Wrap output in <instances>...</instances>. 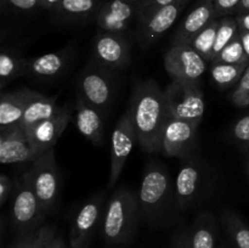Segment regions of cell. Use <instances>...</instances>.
<instances>
[{"label": "cell", "mask_w": 249, "mask_h": 248, "mask_svg": "<svg viewBox=\"0 0 249 248\" xmlns=\"http://www.w3.org/2000/svg\"><path fill=\"white\" fill-rule=\"evenodd\" d=\"M138 143L147 153L160 152L162 131L169 118L165 94L153 80L136 82L129 107Z\"/></svg>", "instance_id": "cell-1"}, {"label": "cell", "mask_w": 249, "mask_h": 248, "mask_svg": "<svg viewBox=\"0 0 249 248\" xmlns=\"http://www.w3.org/2000/svg\"><path fill=\"white\" fill-rule=\"evenodd\" d=\"M140 219L142 218L138 194L126 186L118 187L105 207L102 238L113 247L128 245L135 237Z\"/></svg>", "instance_id": "cell-2"}, {"label": "cell", "mask_w": 249, "mask_h": 248, "mask_svg": "<svg viewBox=\"0 0 249 248\" xmlns=\"http://www.w3.org/2000/svg\"><path fill=\"white\" fill-rule=\"evenodd\" d=\"M141 218L148 224L157 226L168 215L175 192L169 172L162 162L152 160L146 167L138 192Z\"/></svg>", "instance_id": "cell-3"}, {"label": "cell", "mask_w": 249, "mask_h": 248, "mask_svg": "<svg viewBox=\"0 0 249 248\" xmlns=\"http://www.w3.org/2000/svg\"><path fill=\"white\" fill-rule=\"evenodd\" d=\"M48 216L41 207L27 170L16 177V189L11 197L10 223L17 235L36 232Z\"/></svg>", "instance_id": "cell-4"}, {"label": "cell", "mask_w": 249, "mask_h": 248, "mask_svg": "<svg viewBox=\"0 0 249 248\" xmlns=\"http://www.w3.org/2000/svg\"><path fill=\"white\" fill-rule=\"evenodd\" d=\"M211 179V168L198 153L181 159L174 184L177 208L186 211L196 206L207 192Z\"/></svg>", "instance_id": "cell-5"}, {"label": "cell", "mask_w": 249, "mask_h": 248, "mask_svg": "<svg viewBox=\"0 0 249 248\" xmlns=\"http://www.w3.org/2000/svg\"><path fill=\"white\" fill-rule=\"evenodd\" d=\"M114 72L90 61L75 79L77 97L106 113L114 99Z\"/></svg>", "instance_id": "cell-6"}, {"label": "cell", "mask_w": 249, "mask_h": 248, "mask_svg": "<svg viewBox=\"0 0 249 248\" xmlns=\"http://www.w3.org/2000/svg\"><path fill=\"white\" fill-rule=\"evenodd\" d=\"M29 168L32 185L45 213L51 214L60 204V170L53 148L38 156Z\"/></svg>", "instance_id": "cell-7"}, {"label": "cell", "mask_w": 249, "mask_h": 248, "mask_svg": "<svg viewBox=\"0 0 249 248\" xmlns=\"http://www.w3.org/2000/svg\"><path fill=\"white\" fill-rule=\"evenodd\" d=\"M164 94L169 116L199 125L206 112V100L201 85L173 79Z\"/></svg>", "instance_id": "cell-8"}, {"label": "cell", "mask_w": 249, "mask_h": 248, "mask_svg": "<svg viewBox=\"0 0 249 248\" xmlns=\"http://www.w3.org/2000/svg\"><path fill=\"white\" fill-rule=\"evenodd\" d=\"M198 125L169 116L162 131L160 152L167 157L186 159L197 155Z\"/></svg>", "instance_id": "cell-9"}, {"label": "cell", "mask_w": 249, "mask_h": 248, "mask_svg": "<svg viewBox=\"0 0 249 248\" xmlns=\"http://www.w3.org/2000/svg\"><path fill=\"white\" fill-rule=\"evenodd\" d=\"M208 61L189 43L173 44L164 55V68L172 79L199 84L208 68Z\"/></svg>", "instance_id": "cell-10"}, {"label": "cell", "mask_w": 249, "mask_h": 248, "mask_svg": "<svg viewBox=\"0 0 249 248\" xmlns=\"http://www.w3.org/2000/svg\"><path fill=\"white\" fill-rule=\"evenodd\" d=\"M92 61L112 72L128 68L131 61L129 36L99 31L92 43Z\"/></svg>", "instance_id": "cell-11"}, {"label": "cell", "mask_w": 249, "mask_h": 248, "mask_svg": "<svg viewBox=\"0 0 249 248\" xmlns=\"http://www.w3.org/2000/svg\"><path fill=\"white\" fill-rule=\"evenodd\" d=\"M104 195H95L75 212L70 232L68 248H88L97 228L102 224L105 207Z\"/></svg>", "instance_id": "cell-12"}, {"label": "cell", "mask_w": 249, "mask_h": 248, "mask_svg": "<svg viewBox=\"0 0 249 248\" xmlns=\"http://www.w3.org/2000/svg\"><path fill=\"white\" fill-rule=\"evenodd\" d=\"M74 49L71 45L61 50L27 58L24 77L33 82L53 83L65 77L72 67Z\"/></svg>", "instance_id": "cell-13"}, {"label": "cell", "mask_w": 249, "mask_h": 248, "mask_svg": "<svg viewBox=\"0 0 249 248\" xmlns=\"http://www.w3.org/2000/svg\"><path fill=\"white\" fill-rule=\"evenodd\" d=\"M135 142L138 143L135 129L129 111L119 118L112 131L111 136V173L108 177V187L117 185L124 165L133 151Z\"/></svg>", "instance_id": "cell-14"}, {"label": "cell", "mask_w": 249, "mask_h": 248, "mask_svg": "<svg viewBox=\"0 0 249 248\" xmlns=\"http://www.w3.org/2000/svg\"><path fill=\"white\" fill-rule=\"evenodd\" d=\"M190 0H178L173 4L156 10L147 16L138 19L136 28V40L142 48L152 45L167 31L172 28L179 15L186 6Z\"/></svg>", "instance_id": "cell-15"}, {"label": "cell", "mask_w": 249, "mask_h": 248, "mask_svg": "<svg viewBox=\"0 0 249 248\" xmlns=\"http://www.w3.org/2000/svg\"><path fill=\"white\" fill-rule=\"evenodd\" d=\"M75 111V102H67L51 118L40 122L27 131L29 141L38 156L51 150L67 128Z\"/></svg>", "instance_id": "cell-16"}, {"label": "cell", "mask_w": 249, "mask_h": 248, "mask_svg": "<svg viewBox=\"0 0 249 248\" xmlns=\"http://www.w3.org/2000/svg\"><path fill=\"white\" fill-rule=\"evenodd\" d=\"M138 18L139 2L126 0H104L95 22L99 31L129 36L131 26Z\"/></svg>", "instance_id": "cell-17"}, {"label": "cell", "mask_w": 249, "mask_h": 248, "mask_svg": "<svg viewBox=\"0 0 249 248\" xmlns=\"http://www.w3.org/2000/svg\"><path fill=\"white\" fill-rule=\"evenodd\" d=\"M38 155L23 126L12 125L0 129V162L2 164L33 162Z\"/></svg>", "instance_id": "cell-18"}, {"label": "cell", "mask_w": 249, "mask_h": 248, "mask_svg": "<svg viewBox=\"0 0 249 248\" xmlns=\"http://www.w3.org/2000/svg\"><path fill=\"white\" fill-rule=\"evenodd\" d=\"M216 19L213 0H199L173 34V44L190 43L212 21Z\"/></svg>", "instance_id": "cell-19"}, {"label": "cell", "mask_w": 249, "mask_h": 248, "mask_svg": "<svg viewBox=\"0 0 249 248\" xmlns=\"http://www.w3.org/2000/svg\"><path fill=\"white\" fill-rule=\"evenodd\" d=\"M104 116L100 109L80 97L75 99L74 124L79 133L94 145H101L105 135Z\"/></svg>", "instance_id": "cell-20"}, {"label": "cell", "mask_w": 249, "mask_h": 248, "mask_svg": "<svg viewBox=\"0 0 249 248\" xmlns=\"http://www.w3.org/2000/svg\"><path fill=\"white\" fill-rule=\"evenodd\" d=\"M104 0H61L53 11L56 21L84 24L96 21Z\"/></svg>", "instance_id": "cell-21"}, {"label": "cell", "mask_w": 249, "mask_h": 248, "mask_svg": "<svg viewBox=\"0 0 249 248\" xmlns=\"http://www.w3.org/2000/svg\"><path fill=\"white\" fill-rule=\"evenodd\" d=\"M36 91L23 88L10 92H1L0 97V129L21 124L24 109Z\"/></svg>", "instance_id": "cell-22"}, {"label": "cell", "mask_w": 249, "mask_h": 248, "mask_svg": "<svg viewBox=\"0 0 249 248\" xmlns=\"http://www.w3.org/2000/svg\"><path fill=\"white\" fill-rule=\"evenodd\" d=\"M218 220L209 212L198 214L187 230L190 248H216Z\"/></svg>", "instance_id": "cell-23"}, {"label": "cell", "mask_w": 249, "mask_h": 248, "mask_svg": "<svg viewBox=\"0 0 249 248\" xmlns=\"http://www.w3.org/2000/svg\"><path fill=\"white\" fill-rule=\"evenodd\" d=\"M60 109L61 107H58L56 104V96L48 97L36 91L27 105L19 125L28 130L36 124L53 117Z\"/></svg>", "instance_id": "cell-24"}, {"label": "cell", "mask_w": 249, "mask_h": 248, "mask_svg": "<svg viewBox=\"0 0 249 248\" xmlns=\"http://www.w3.org/2000/svg\"><path fill=\"white\" fill-rule=\"evenodd\" d=\"M26 57H22L11 48H2L0 53V89L4 90L7 84L26 73Z\"/></svg>", "instance_id": "cell-25"}, {"label": "cell", "mask_w": 249, "mask_h": 248, "mask_svg": "<svg viewBox=\"0 0 249 248\" xmlns=\"http://www.w3.org/2000/svg\"><path fill=\"white\" fill-rule=\"evenodd\" d=\"M220 220L236 248H249V226L235 211L221 209Z\"/></svg>", "instance_id": "cell-26"}, {"label": "cell", "mask_w": 249, "mask_h": 248, "mask_svg": "<svg viewBox=\"0 0 249 248\" xmlns=\"http://www.w3.org/2000/svg\"><path fill=\"white\" fill-rule=\"evenodd\" d=\"M248 66V62L231 65V63L213 61L211 62V78L220 89H226L240 83Z\"/></svg>", "instance_id": "cell-27"}, {"label": "cell", "mask_w": 249, "mask_h": 248, "mask_svg": "<svg viewBox=\"0 0 249 248\" xmlns=\"http://www.w3.org/2000/svg\"><path fill=\"white\" fill-rule=\"evenodd\" d=\"M219 27V18L212 21L206 28L202 29L191 41L190 45L198 53H201L209 63L213 62V49L215 44L216 32Z\"/></svg>", "instance_id": "cell-28"}, {"label": "cell", "mask_w": 249, "mask_h": 248, "mask_svg": "<svg viewBox=\"0 0 249 248\" xmlns=\"http://www.w3.org/2000/svg\"><path fill=\"white\" fill-rule=\"evenodd\" d=\"M238 33H240V28H238L235 17L225 16L219 18V27L213 49V61L228 44H230L233 39L237 38Z\"/></svg>", "instance_id": "cell-29"}, {"label": "cell", "mask_w": 249, "mask_h": 248, "mask_svg": "<svg viewBox=\"0 0 249 248\" xmlns=\"http://www.w3.org/2000/svg\"><path fill=\"white\" fill-rule=\"evenodd\" d=\"M216 62L231 63V65H237V63H249V58L246 55V51L243 49L242 41H241L240 35L233 39L230 44L225 46L215 57Z\"/></svg>", "instance_id": "cell-30"}, {"label": "cell", "mask_w": 249, "mask_h": 248, "mask_svg": "<svg viewBox=\"0 0 249 248\" xmlns=\"http://www.w3.org/2000/svg\"><path fill=\"white\" fill-rule=\"evenodd\" d=\"M230 138L238 146L249 150V114L241 117L233 123L230 130Z\"/></svg>", "instance_id": "cell-31"}, {"label": "cell", "mask_w": 249, "mask_h": 248, "mask_svg": "<svg viewBox=\"0 0 249 248\" xmlns=\"http://www.w3.org/2000/svg\"><path fill=\"white\" fill-rule=\"evenodd\" d=\"M57 235V230L53 225L44 224L34 232L31 248H50L51 242Z\"/></svg>", "instance_id": "cell-32"}, {"label": "cell", "mask_w": 249, "mask_h": 248, "mask_svg": "<svg viewBox=\"0 0 249 248\" xmlns=\"http://www.w3.org/2000/svg\"><path fill=\"white\" fill-rule=\"evenodd\" d=\"M242 0H213L216 18L236 15Z\"/></svg>", "instance_id": "cell-33"}, {"label": "cell", "mask_w": 249, "mask_h": 248, "mask_svg": "<svg viewBox=\"0 0 249 248\" xmlns=\"http://www.w3.org/2000/svg\"><path fill=\"white\" fill-rule=\"evenodd\" d=\"M2 7L7 6L9 9L17 12H33L41 7L40 0H1Z\"/></svg>", "instance_id": "cell-34"}, {"label": "cell", "mask_w": 249, "mask_h": 248, "mask_svg": "<svg viewBox=\"0 0 249 248\" xmlns=\"http://www.w3.org/2000/svg\"><path fill=\"white\" fill-rule=\"evenodd\" d=\"M15 189H16V179H11L6 174L0 175V207L14 196Z\"/></svg>", "instance_id": "cell-35"}, {"label": "cell", "mask_w": 249, "mask_h": 248, "mask_svg": "<svg viewBox=\"0 0 249 248\" xmlns=\"http://www.w3.org/2000/svg\"><path fill=\"white\" fill-rule=\"evenodd\" d=\"M175 1H178V0H141L139 2V18L147 16V15L155 12L156 10L160 9L163 6H167L169 4H173Z\"/></svg>", "instance_id": "cell-36"}, {"label": "cell", "mask_w": 249, "mask_h": 248, "mask_svg": "<svg viewBox=\"0 0 249 248\" xmlns=\"http://www.w3.org/2000/svg\"><path fill=\"white\" fill-rule=\"evenodd\" d=\"M230 100L237 108H247L249 106V89L236 87L231 92Z\"/></svg>", "instance_id": "cell-37"}, {"label": "cell", "mask_w": 249, "mask_h": 248, "mask_svg": "<svg viewBox=\"0 0 249 248\" xmlns=\"http://www.w3.org/2000/svg\"><path fill=\"white\" fill-rule=\"evenodd\" d=\"M170 248H190L189 238H187V230H179L175 233L172 240Z\"/></svg>", "instance_id": "cell-38"}, {"label": "cell", "mask_w": 249, "mask_h": 248, "mask_svg": "<svg viewBox=\"0 0 249 248\" xmlns=\"http://www.w3.org/2000/svg\"><path fill=\"white\" fill-rule=\"evenodd\" d=\"M34 232L26 233V235H17L14 242L10 245L9 248H31L32 240H33Z\"/></svg>", "instance_id": "cell-39"}, {"label": "cell", "mask_w": 249, "mask_h": 248, "mask_svg": "<svg viewBox=\"0 0 249 248\" xmlns=\"http://www.w3.org/2000/svg\"><path fill=\"white\" fill-rule=\"evenodd\" d=\"M235 18H236V21H237L240 31L249 32V11L242 12V14H237L235 16Z\"/></svg>", "instance_id": "cell-40"}, {"label": "cell", "mask_w": 249, "mask_h": 248, "mask_svg": "<svg viewBox=\"0 0 249 248\" xmlns=\"http://www.w3.org/2000/svg\"><path fill=\"white\" fill-rule=\"evenodd\" d=\"M238 35H240L241 41H242V45H243V49H245V51H246V55H247V57L249 58V32L240 31Z\"/></svg>", "instance_id": "cell-41"}, {"label": "cell", "mask_w": 249, "mask_h": 248, "mask_svg": "<svg viewBox=\"0 0 249 248\" xmlns=\"http://www.w3.org/2000/svg\"><path fill=\"white\" fill-rule=\"evenodd\" d=\"M50 248H68V247H67V245H66V242H65V240H63L62 236L56 235L55 238L53 240V242H51Z\"/></svg>", "instance_id": "cell-42"}, {"label": "cell", "mask_w": 249, "mask_h": 248, "mask_svg": "<svg viewBox=\"0 0 249 248\" xmlns=\"http://www.w3.org/2000/svg\"><path fill=\"white\" fill-rule=\"evenodd\" d=\"M41 1V7L43 9H46V10H53L56 6L58 5V2L61 1V0H40Z\"/></svg>", "instance_id": "cell-43"}, {"label": "cell", "mask_w": 249, "mask_h": 248, "mask_svg": "<svg viewBox=\"0 0 249 248\" xmlns=\"http://www.w3.org/2000/svg\"><path fill=\"white\" fill-rule=\"evenodd\" d=\"M236 87L243 88V89H249V67L246 70L245 74H243V77L241 78L240 83H238Z\"/></svg>", "instance_id": "cell-44"}, {"label": "cell", "mask_w": 249, "mask_h": 248, "mask_svg": "<svg viewBox=\"0 0 249 248\" xmlns=\"http://www.w3.org/2000/svg\"><path fill=\"white\" fill-rule=\"evenodd\" d=\"M248 11H249V0H242V1H241L240 7H238L237 14H242V12H248Z\"/></svg>", "instance_id": "cell-45"}, {"label": "cell", "mask_w": 249, "mask_h": 248, "mask_svg": "<svg viewBox=\"0 0 249 248\" xmlns=\"http://www.w3.org/2000/svg\"><path fill=\"white\" fill-rule=\"evenodd\" d=\"M246 168H247V173L249 177V155L247 156V159H246Z\"/></svg>", "instance_id": "cell-46"}, {"label": "cell", "mask_w": 249, "mask_h": 248, "mask_svg": "<svg viewBox=\"0 0 249 248\" xmlns=\"http://www.w3.org/2000/svg\"><path fill=\"white\" fill-rule=\"evenodd\" d=\"M126 1H133V2H140L141 0H126Z\"/></svg>", "instance_id": "cell-47"}, {"label": "cell", "mask_w": 249, "mask_h": 248, "mask_svg": "<svg viewBox=\"0 0 249 248\" xmlns=\"http://www.w3.org/2000/svg\"><path fill=\"white\" fill-rule=\"evenodd\" d=\"M216 248H223V247H221V246H219V247H216Z\"/></svg>", "instance_id": "cell-48"}, {"label": "cell", "mask_w": 249, "mask_h": 248, "mask_svg": "<svg viewBox=\"0 0 249 248\" xmlns=\"http://www.w3.org/2000/svg\"><path fill=\"white\" fill-rule=\"evenodd\" d=\"M113 248H116V247H113Z\"/></svg>", "instance_id": "cell-49"}, {"label": "cell", "mask_w": 249, "mask_h": 248, "mask_svg": "<svg viewBox=\"0 0 249 248\" xmlns=\"http://www.w3.org/2000/svg\"><path fill=\"white\" fill-rule=\"evenodd\" d=\"M248 67H249V66H248Z\"/></svg>", "instance_id": "cell-50"}]
</instances>
